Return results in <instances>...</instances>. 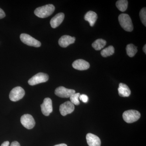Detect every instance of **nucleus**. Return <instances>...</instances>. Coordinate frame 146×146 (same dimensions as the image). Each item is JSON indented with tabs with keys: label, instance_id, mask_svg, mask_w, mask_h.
Segmentation results:
<instances>
[{
	"label": "nucleus",
	"instance_id": "f257e3e1",
	"mask_svg": "<svg viewBox=\"0 0 146 146\" xmlns=\"http://www.w3.org/2000/svg\"><path fill=\"white\" fill-rule=\"evenodd\" d=\"M55 7L52 4L46 5L36 8L34 13L40 18H45L51 15L54 11Z\"/></svg>",
	"mask_w": 146,
	"mask_h": 146
},
{
	"label": "nucleus",
	"instance_id": "f03ea898",
	"mask_svg": "<svg viewBox=\"0 0 146 146\" xmlns=\"http://www.w3.org/2000/svg\"><path fill=\"white\" fill-rule=\"evenodd\" d=\"M118 19L121 27L125 31L131 32L133 31V24L129 15L122 13L119 16Z\"/></svg>",
	"mask_w": 146,
	"mask_h": 146
},
{
	"label": "nucleus",
	"instance_id": "7ed1b4c3",
	"mask_svg": "<svg viewBox=\"0 0 146 146\" xmlns=\"http://www.w3.org/2000/svg\"><path fill=\"white\" fill-rule=\"evenodd\" d=\"M141 117L140 112L136 110H130L123 112V118L126 122L131 123L138 121Z\"/></svg>",
	"mask_w": 146,
	"mask_h": 146
},
{
	"label": "nucleus",
	"instance_id": "20e7f679",
	"mask_svg": "<svg viewBox=\"0 0 146 146\" xmlns=\"http://www.w3.org/2000/svg\"><path fill=\"white\" fill-rule=\"evenodd\" d=\"M20 39L23 43L28 46L35 47L41 46V42L28 34L22 33L20 35Z\"/></svg>",
	"mask_w": 146,
	"mask_h": 146
},
{
	"label": "nucleus",
	"instance_id": "39448f33",
	"mask_svg": "<svg viewBox=\"0 0 146 146\" xmlns=\"http://www.w3.org/2000/svg\"><path fill=\"white\" fill-rule=\"evenodd\" d=\"M49 76L48 74L44 73H39L33 76L28 81V83L31 86L45 82L48 81Z\"/></svg>",
	"mask_w": 146,
	"mask_h": 146
},
{
	"label": "nucleus",
	"instance_id": "423d86ee",
	"mask_svg": "<svg viewBox=\"0 0 146 146\" xmlns=\"http://www.w3.org/2000/svg\"><path fill=\"white\" fill-rule=\"evenodd\" d=\"M25 95V91L21 86L12 89L9 94V99L11 101L17 102L22 99Z\"/></svg>",
	"mask_w": 146,
	"mask_h": 146
},
{
	"label": "nucleus",
	"instance_id": "0eeeda50",
	"mask_svg": "<svg viewBox=\"0 0 146 146\" xmlns=\"http://www.w3.org/2000/svg\"><path fill=\"white\" fill-rule=\"evenodd\" d=\"M21 121L24 127L29 129L34 127L35 124L34 118L32 116L29 114L23 115L21 117Z\"/></svg>",
	"mask_w": 146,
	"mask_h": 146
},
{
	"label": "nucleus",
	"instance_id": "6e6552de",
	"mask_svg": "<svg viewBox=\"0 0 146 146\" xmlns=\"http://www.w3.org/2000/svg\"><path fill=\"white\" fill-rule=\"evenodd\" d=\"M76 91L73 89H68L63 86H59L56 89L55 94L57 96L62 98H68L75 94Z\"/></svg>",
	"mask_w": 146,
	"mask_h": 146
},
{
	"label": "nucleus",
	"instance_id": "1a4fd4ad",
	"mask_svg": "<svg viewBox=\"0 0 146 146\" xmlns=\"http://www.w3.org/2000/svg\"><path fill=\"white\" fill-rule=\"evenodd\" d=\"M42 114L46 116H48L52 112V101L50 98H46L42 104L41 105Z\"/></svg>",
	"mask_w": 146,
	"mask_h": 146
},
{
	"label": "nucleus",
	"instance_id": "9d476101",
	"mask_svg": "<svg viewBox=\"0 0 146 146\" xmlns=\"http://www.w3.org/2000/svg\"><path fill=\"white\" fill-rule=\"evenodd\" d=\"M74 105L72 103L67 101L60 105L59 111L62 116H65L72 113L74 110Z\"/></svg>",
	"mask_w": 146,
	"mask_h": 146
},
{
	"label": "nucleus",
	"instance_id": "9b49d317",
	"mask_svg": "<svg viewBox=\"0 0 146 146\" xmlns=\"http://www.w3.org/2000/svg\"><path fill=\"white\" fill-rule=\"evenodd\" d=\"M72 67L78 70H85L89 69L90 64L86 60L83 59H78L73 62Z\"/></svg>",
	"mask_w": 146,
	"mask_h": 146
},
{
	"label": "nucleus",
	"instance_id": "f8f14e48",
	"mask_svg": "<svg viewBox=\"0 0 146 146\" xmlns=\"http://www.w3.org/2000/svg\"><path fill=\"white\" fill-rule=\"evenodd\" d=\"M75 40V37L69 35H63L58 40V44L60 46L63 48H66L71 44L74 43Z\"/></svg>",
	"mask_w": 146,
	"mask_h": 146
},
{
	"label": "nucleus",
	"instance_id": "ddd939ff",
	"mask_svg": "<svg viewBox=\"0 0 146 146\" xmlns=\"http://www.w3.org/2000/svg\"><path fill=\"white\" fill-rule=\"evenodd\" d=\"M86 141L89 146H100L101 144L100 139L98 136L89 133L86 136Z\"/></svg>",
	"mask_w": 146,
	"mask_h": 146
},
{
	"label": "nucleus",
	"instance_id": "4468645a",
	"mask_svg": "<svg viewBox=\"0 0 146 146\" xmlns=\"http://www.w3.org/2000/svg\"><path fill=\"white\" fill-rule=\"evenodd\" d=\"M65 17V15L63 13H58L52 18L50 22L51 26L52 28L55 29L57 27L63 22Z\"/></svg>",
	"mask_w": 146,
	"mask_h": 146
},
{
	"label": "nucleus",
	"instance_id": "2eb2a0df",
	"mask_svg": "<svg viewBox=\"0 0 146 146\" xmlns=\"http://www.w3.org/2000/svg\"><path fill=\"white\" fill-rule=\"evenodd\" d=\"M84 18L85 21L89 22L91 27H93L98 19V15L94 11H90L86 13Z\"/></svg>",
	"mask_w": 146,
	"mask_h": 146
},
{
	"label": "nucleus",
	"instance_id": "dca6fc26",
	"mask_svg": "<svg viewBox=\"0 0 146 146\" xmlns=\"http://www.w3.org/2000/svg\"><path fill=\"white\" fill-rule=\"evenodd\" d=\"M119 95L121 97H128L130 96L131 91L128 86L123 83L119 84V87L118 89Z\"/></svg>",
	"mask_w": 146,
	"mask_h": 146
},
{
	"label": "nucleus",
	"instance_id": "f3484780",
	"mask_svg": "<svg viewBox=\"0 0 146 146\" xmlns=\"http://www.w3.org/2000/svg\"><path fill=\"white\" fill-rule=\"evenodd\" d=\"M106 42L104 39H97L92 44L93 48L96 50L102 49L106 45Z\"/></svg>",
	"mask_w": 146,
	"mask_h": 146
},
{
	"label": "nucleus",
	"instance_id": "a211bd4d",
	"mask_svg": "<svg viewBox=\"0 0 146 146\" xmlns=\"http://www.w3.org/2000/svg\"><path fill=\"white\" fill-rule=\"evenodd\" d=\"M126 50L127 54L130 57H132L134 56L138 51L137 47L131 44H128L127 46Z\"/></svg>",
	"mask_w": 146,
	"mask_h": 146
},
{
	"label": "nucleus",
	"instance_id": "6ab92c4d",
	"mask_svg": "<svg viewBox=\"0 0 146 146\" xmlns=\"http://www.w3.org/2000/svg\"><path fill=\"white\" fill-rule=\"evenodd\" d=\"M128 3L127 0H119L116 2V6L120 11L124 12L127 9Z\"/></svg>",
	"mask_w": 146,
	"mask_h": 146
},
{
	"label": "nucleus",
	"instance_id": "aec40b11",
	"mask_svg": "<svg viewBox=\"0 0 146 146\" xmlns=\"http://www.w3.org/2000/svg\"><path fill=\"white\" fill-rule=\"evenodd\" d=\"M115 52V48L113 46H110L103 50L101 54L103 57H106L112 55Z\"/></svg>",
	"mask_w": 146,
	"mask_h": 146
},
{
	"label": "nucleus",
	"instance_id": "412c9836",
	"mask_svg": "<svg viewBox=\"0 0 146 146\" xmlns=\"http://www.w3.org/2000/svg\"><path fill=\"white\" fill-rule=\"evenodd\" d=\"M80 94V93H75L73 94L72 96L70 97V102L74 105H78L80 104L79 96Z\"/></svg>",
	"mask_w": 146,
	"mask_h": 146
},
{
	"label": "nucleus",
	"instance_id": "4be33fe9",
	"mask_svg": "<svg viewBox=\"0 0 146 146\" xmlns=\"http://www.w3.org/2000/svg\"><path fill=\"white\" fill-rule=\"evenodd\" d=\"M140 16L142 23L145 26H146V9L143 8L140 12Z\"/></svg>",
	"mask_w": 146,
	"mask_h": 146
},
{
	"label": "nucleus",
	"instance_id": "5701e85b",
	"mask_svg": "<svg viewBox=\"0 0 146 146\" xmlns=\"http://www.w3.org/2000/svg\"><path fill=\"white\" fill-rule=\"evenodd\" d=\"M79 99L80 100L82 101L84 103H86L89 100V98L85 94H82V95H80L79 96Z\"/></svg>",
	"mask_w": 146,
	"mask_h": 146
},
{
	"label": "nucleus",
	"instance_id": "b1692460",
	"mask_svg": "<svg viewBox=\"0 0 146 146\" xmlns=\"http://www.w3.org/2000/svg\"><path fill=\"white\" fill-rule=\"evenodd\" d=\"M5 16V13L3 9L0 8V19H2V18H4Z\"/></svg>",
	"mask_w": 146,
	"mask_h": 146
},
{
	"label": "nucleus",
	"instance_id": "393cba45",
	"mask_svg": "<svg viewBox=\"0 0 146 146\" xmlns=\"http://www.w3.org/2000/svg\"><path fill=\"white\" fill-rule=\"evenodd\" d=\"M10 146H21L20 144L17 141H13L11 144Z\"/></svg>",
	"mask_w": 146,
	"mask_h": 146
},
{
	"label": "nucleus",
	"instance_id": "a878e982",
	"mask_svg": "<svg viewBox=\"0 0 146 146\" xmlns=\"http://www.w3.org/2000/svg\"><path fill=\"white\" fill-rule=\"evenodd\" d=\"M9 141H5L1 145V146H9Z\"/></svg>",
	"mask_w": 146,
	"mask_h": 146
},
{
	"label": "nucleus",
	"instance_id": "bb28decb",
	"mask_svg": "<svg viewBox=\"0 0 146 146\" xmlns=\"http://www.w3.org/2000/svg\"><path fill=\"white\" fill-rule=\"evenodd\" d=\"M54 146H68L67 145L65 144H58V145H55Z\"/></svg>",
	"mask_w": 146,
	"mask_h": 146
},
{
	"label": "nucleus",
	"instance_id": "cd10ccee",
	"mask_svg": "<svg viewBox=\"0 0 146 146\" xmlns=\"http://www.w3.org/2000/svg\"><path fill=\"white\" fill-rule=\"evenodd\" d=\"M143 50L144 52L145 53H146V45H145L144 46L143 48Z\"/></svg>",
	"mask_w": 146,
	"mask_h": 146
}]
</instances>
